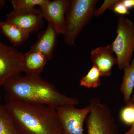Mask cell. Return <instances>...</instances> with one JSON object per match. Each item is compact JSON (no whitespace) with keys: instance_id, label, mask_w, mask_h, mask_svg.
<instances>
[{"instance_id":"6da1fadb","label":"cell","mask_w":134,"mask_h":134,"mask_svg":"<svg viewBox=\"0 0 134 134\" xmlns=\"http://www.w3.org/2000/svg\"><path fill=\"white\" fill-rule=\"evenodd\" d=\"M7 103L21 101L56 107L76 105L79 101L60 93L52 84L40 76L19 75L9 79L3 85Z\"/></svg>"},{"instance_id":"7a4b0ae2","label":"cell","mask_w":134,"mask_h":134,"mask_svg":"<svg viewBox=\"0 0 134 134\" xmlns=\"http://www.w3.org/2000/svg\"><path fill=\"white\" fill-rule=\"evenodd\" d=\"M5 105L21 134H63L56 107L21 101Z\"/></svg>"},{"instance_id":"3957f363","label":"cell","mask_w":134,"mask_h":134,"mask_svg":"<svg viewBox=\"0 0 134 134\" xmlns=\"http://www.w3.org/2000/svg\"><path fill=\"white\" fill-rule=\"evenodd\" d=\"M97 0H72L65 14L64 41L68 46H74L78 35L88 24L96 10Z\"/></svg>"},{"instance_id":"277c9868","label":"cell","mask_w":134,"mask_h":134,"mask_svg":"<svg viewBox=\"0 0 134 134\" xmlns=\"http://www.w3.org/2000/svg\"><path fill=\"white\" fill-rule=\"evenodd\" d=\"M116 32L117 37L111 44L113 50L116 55L118 68L124 69L130 64L134 53V22L120 16Z\"/></svg>"},{"instance_id":"5b68a950","label":"cell","mask_w":134,"mask_h":134,"mask_svg":"<svg viewBox=\"0 0 134 134\" xmlns=\"http://www.w3.org/2000/svg\"><path fill=\"white\" fill-rule=\"evenodd\" d=\"M91 111L86 118L88 134H119L110 107L97 97L90 99Z\"/></svg>"},{"instance_id":"8992f818","label":"cell","mask_w":134,"mask_h":134,"mask_svg":"<svg viewBox=\"0 0 134 134\" xmlns=\"http://www.w3.org/2000/svg\"><path fill=\"white\" fill-rule=\"evenodd\" d=\"M55 108L63 134H83L84 122L91 111L90 105L82 109L73 105L60 106Z\"/></svg>"},{"instance_id":"52a82bcc","label":"cell","mask_w":134,"mask_h":134,"mask_svg":"<svg viewBox=\"0 0 134 134\" xmlns=\"http://www.w3.org/2000/svg\"><path fill=\"white\" fill-rule=\"evenodd\" d=\"M23 55L14 47L6 45L0 41V86L22 73Z\"/></svg>"},{"instance_id":"ba28073f","label":"cell","mask_w":134,"mask_h":134,"mask_svg":"<svg viewBox=\"0 0 134 134\" xmlns=\"http://www.w3.org/2000/svg\"><path fill=\"white\" fill-rule=\"evenodd\" d=\"M43 18L40 8H35L25 10L13 9L7 15L5 22L16 25L30 34L42 28Z\"/></svg>"},{"instance_id":"9c48e42d","label":"cell","mask_w":134,"mask_h":134,"mask_svg":"<svg viewBox=\"0 0 134 134\" xmlns=\"http://www.w3.org/2000/svg\"><path fill=\"white\" fill-rule=\"evenodd\" d=\"M69 2V0L48 1L39 7L43 18L52 25L58 34L65 33V14Z\"/></svg>"},{"instance_id":"30bf717a","label":"cell","mask_w":134,"mask_h":134,"mask_svg":"<svg viewBox=\"0 0 134 134\" xmlns=\"http://www.w3.org/2000/svg\"><path fill=\"white\" fill-rule=\"evenodd\" d=\"M112 46L109 44L92 50L91 58L93 66L98 69L101 77H108L111 74L113 67L117 64V58L113 55Z\"/></svg>"},{"instance_id":"8fae6325","label":"cell","mask_w":134,"mask_h":134,"mask_svg":"<svg viewBox=\"0 0 134 134\" xmlns=\"http://www.w3.org/2000/svg\"><path fill=\"white\" fill-rule=\"evenodd\" d=\"M58 35L52 25L48 23L46 29L40 34L37 41L30 49L40 52L50 60L56 46Z\"/></svg>"},{"instance_id":"7c38bea8","label":"cell","mask_w":134,"mask_h":134,"mask_svg":"<svg viewBox=\"0 0 134 134\" xmlns=\"http://www.w3.org/2000/svg\"><path fill=\"white\" fill-rule=\"evenodd\" d=\"M48 61L43 54L30 49L23 56L21 62L22 72H24L27 75L39 76Z\"/></svg>"},{"instance_id":"4fadbf2b","label":"cell","mask_w":134,"mask_h":134,"mask_svg":"<svg viewBox=\"0 0 134 134\" xmlns=\"http://www.w3.org/2000/svg\"><path fill=\"white\" fill-rule=\"evenodd\" d=\"M0 30L15 47L26 41L30 34L18 26L5 21H0Z\"/></svg>"},{"instance_id":"5bb4252c","label":"cell","mask_w":134,"mask_h":134,"mask_svg":"<svg viewBox=\"0 0 134 134\" xmlns=\"http://www.w3.org/2000/svg\"><path fill=\"white\" fill-rule=\"evenodd\" d=\"M123 69L124 75L120 90L123 95L124 102L127 105L130 102L131 95L134 88V59Z\"/></svg>"},{"instance_id":"9a60e30c","label":"cell","mask_w":134,"mask_h":134,"mask_svg":"<svg viewBox=\"0 0 134 134\" xmlns=\"http://www.w3.org/2000/svg\"><path fill=\"white\" fill-rule=\"evenodd\" d=\"M0 134H21L6 105L0 103Z\"/></svg>"},{"instance_id":"2e32d148","label":"cell","mask_w":134,"mask_h":134,"mask_svg":"<svg viewBox=\"0 0 134 134\" xmlns=\"http://www.w3.org/2000/svg\"><path fill=\"white\" fill-rule=\"evenodd\" d=\"M100 72L98 69L93 66L86 75L80 80V85L88 88H95L100 86L101 84Z\"/></svg>"},{"instance_id":"e0dca14e","label":"cell","mask_w":134,"mask_h":134,"mask_svg":"<svg viewBox=\"0 0 134 134\" xmlns=\"http://www.w3.org/2000/svg\"><path fill=\"white\" fill-rule=\"evenodd\" d=\"M49 0H11L13 9L25 10L32 9L36 6H42L48 2Z\"/></svg>"},{"instance_id":"ac0fdd59","label":"cell","mask_w":134,"mask_h":134,"mask_svg":"<svg viewBox=\"0 0 134 134\" xmlns=\"http://www.w3.org/2000/svg\"><path fill=\"white\" fill-rule=\"evenodd\" d=\"M120 117L122 123L127 125H132L134 122V104L130 102L122 108Z\"/></svg>"},{"instance_id":"d6986e66","label":"cell","mask_w":134,"mask_h":134,"mask_svg":"<svg viewBox=\"0 0 134 134\" xmlns=\"http://www.w3.org/2000/svg\"><path fill=\"white\" fill-rule=\"evenodd\" d=\"M111 8L114 12L121 15L130 14L129 10L125 7L122 1H117Z\"/></svg>"},{"instance_id":"ffe728a7","label":"cell","mask_w":134,"mask_h":134,"mask_svg":"<svg viewBox=\"0 0 134 134\" xmlns=\"http://www.w3.org/2000/svg\"><path fill=\"white\" fill-rule=\"evenodd\" d=\"M117 0H105L98 9H96L94 16L98 17L103 14L106 10L111 7L117 2Z\"/></svg>"},{"instance_id":"44dd1931","label":"cell","mask_w":134,"mask_h":134,"mask_svg":"<svg viewBox=\"0 0 134 134\" xmlns=\"http://www.w3.org/2000/svg\"><path fill=\"white\" fill-rule=\"evenodd\" d=\"M124 5L129 10L134 8V0H122Z\"/></svg>"},{"instance_id":"7402d4cb","label":"cell","mask_w":134,"mask_h":134,"mask_svg":"<svg viewBox=\"0 0 134 134\" xmlns=\"http://www.w3.org/2000/svg\"><path fill=\"white\" fill-rule=\"evenodd\" d=\"M124 134H134V122L132 125V127L129 130L126 132Z\"/></svg>"},{"instance_id":"603a6c76","label":"cell","mask_w":134,"mask_h":134,"mask_svg":"<svg viewBox=\"0 0 134 134\" xmlns=\"http://www.w3.org/2000/svg\"><path fill=\"white\" fill-rule=\"evenodd\" d=\"M7 1L5 0H0V10L4 8L6 5Z\"/></svg>"},{"instance_id":"cb8c5ba5","label":"cell","mask_w":134,"mask_h":134,"mask_svg":"<svg viewBox=\"0 0 134 134\" xmlns=\"http://www.w3.org/2000/svg\"><path fill=\"white\" fill-rule=\"evenodd\" d=\"M130 102L134 104V96H133V97H132V98L131 99Z\"/></svg>"},{"instance_id":"d4e9b609","label":"cell","mask_w":134,"mask_h":134,"mask_svg":"<svg viewBox=\"0 0 134 134\" xmlns=\"http://www.w3.org/2000/svg\"><path fill=\"white\" fill-rule=\"evenodd\" d=\"M1 97H0V100H1Z\"/></svg>"}]
</instances>
